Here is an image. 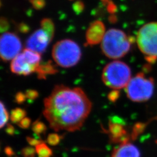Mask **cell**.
<instances>
[{"instance_id":"1","label":"cell","mask_w":157,"mask_h":157,"mask_svg":"<svg viewBox=\"0 0 157 157\" xmlns=\"http://www.w3.org/2000/svg\"><path fill=\"white\" fill-rule=\"evenodd\" d=\"M43 113L56 132H75L90 114L92 104L81 88L58 85L44 101Z\"/></svg>"},{"instance_id":"2","label":"cell","mask_w":157,"mask_h":157,"mask_svg":"<svg viewBox=\"0 0 157 157\" xmlns=\"http://www.w3.org/2000/svg\"><path fill=\"white\" fill-rule=\"evenodd\" d=\"M132 40L122 30L117 29L108 30L101 42L104 54L111 59H118L129 52Z\"/></svg>"},{"instance_id":"3","label":"cell","mask_w":157,"mask_h":157,"mask_svg":"<svg viewBox=\"0 0 157 157\" xmlns=\"http://www.w3.org/2000/svg\"><path fill=\"white\" fill-rule=\"evenodd\" d=\"M102 80L104 84L113 90L123 89L131 80L130 68L122 61H112L104 68Z\"/></svg>"},{"instance_id":"4","label":"cell","mask_w":157,"mask_h":157,"mask_svg":"<svg viewBox=\"0 0 157 157\" xmlns=\"http://www.w3.org/2000/svg\"><path fill=\"white\" fill-rule=\"evenodd\" d=\"M52 56L58 66L68 68L74 67L79 62L82 52L78 44L73 40H62L54 45Z\"/></svg>"},{"instance_id":"5","label":"cell","mask_w":157,"mask_h":157,"mask_svg":"<svg viewBox=\"0 0 157 157\" xmlns=\"http://www.w3.org/2000/svg\"><path fill=\"white\" fill-rule=\"evenodd\" d=\"M137 43L148 63L157 61V22L148 23L140 29L137 34Z\"/></svg>"},{"instance_id":"6","label":"cell","mask_w":157,"mask_h":157,"mask_svg":"<svg viewBox=\"0 0 157 157\" xmlns=\"http://www.w3.org/2000/svg\"><path fill=\"white\" fill-rule=\"evenodd\" d=\"M154 90V80L147 78L144 73H137L126 87L128 97L131 101L142 102L151 98Z\"/></svg>"},{"instance_id":"7","label":"cell","mask_w":157,"mask_h":157,"mask_svg":"<svg viewBox=\"0 0 157 157\" xmlns=\"http://www.w3.org/2000/svg\"><path fill=\"white\" fill-rule=\"evenodd\" d=\"M41 59L40 54L26 48L12 60L10 65L12 72L23 76L36 72Z\"/></svg>"},{"instance_id":"8","label":"cell","mask_w":157,"mask_h":157,"mask_svg":"<svg viewBox=\"0 0 157 157\" xmlns=\"http://www.w3.org/2000/svg\"><path fill=\"white\" fill-rule=\"evenodd\" d=\"M22 45L17 34L6 32L1 36L0 55L4 61H9L21 53Z\"/></svg>"},{"instance_id":"9","label":"cell","mask_w":157,"mask_h":157,"mask_svg":"<svg viewBox=\"0 0 157 157\" xmlns=\"http://www.w3.org/2000/svg\"><path fill=\"white\" fill-rule=\"evenodd\" d=\"M50 42L47 34L42 29H40L36 30L29 37L26 43V47L29 50L41 54L45 52Z\"/></svg>"},{"instance_id":"10","label":"cell","mask_w":157,"mask_h":157,"mask_svg":"<svg viewBox=\"0 0 157 157\" xmlns=\"http://www.w3.org/2000/svg\"><path fill=\"white\" fill-rule=\"evenodd\" d=\"M105 27L100 21L91 23L86 33V39L89 45H97L102 42L105 34Z\"/></svg>"},{"instance_id":"11","label":"cell","mask_w":157,"mask_h":157,"mask_svg":"<svg viewBox=\"0 0 157 157\" xmlns=\"http://www.w3.org/2000/svg\"><path fill=\"white\" fill-rule=\"evenodd\" d=\"M111 157H140V152L136 146L127 141L113 149Z\"/></svg>"},{"instance_id":"12","label":"cell","mask_w":157,"mask_h":157,"mask_svg":"<svg viewBox=\"0 0 157 157\" xmlns=\"http://www.w3.org/2000/svg\"><path fill=\"white\" fill-rule=\"evenodd\" d=\"M110 139L113 142L122 143L128 141L126 139V131L123 124L118 122L110 121L109 124Z\"/></svg>"},{"instance_id":"13","label":"cell","mask_w":157,"mask_h":157,"mask_svg":"<svg viewBox=\"0 0 157 157\" xmlns=\"http://www.w3.org/2000/svg\"><path fill=\"white\" fill-rule=\"evenodd\" d=\"M58 72L56 67L51 61L40 64L36 70L37 78L40 79H45L47 76L56 74Z\"/></svg>"},{"instance_id":"14","label":"cell","mask_w":157,"mask_h":157,"mask_svg":"<svg viewBox=\"0 0 157 157\" xmlns=\"http://www.w3.org/2000/svg\"><path fill=\"white\" fill-rule=\"evenodd\" d=\"M41 27L47 34L51 41L54 37L55 32V27L53 22L49 18H44L41 22Z\"/></svg>"},{"instance_id":"15","label":"cell","mask_w":157,"mask_h":157,"mask_svg":"<svg viewBox=\"0 0 157 157\" xmlns=\"http://www.w3.org/2000/svg\"><path fill=\"white\" fill-rule=\"evenodd\" d=\"M36 151L39 157H51L52 151L50 148L44 142L36 146Z\"/></svg>"},{"instance_id":"16","label":"cell","mask_w":157,"mask_h":157,"mask_svg":"<svg viewBox=\"0 0 157 157\" xmlns=\"http://www.w3.org/2000/svg\"><path fill=\"white\" fill-rule=\"evenodd\" d=\"M26 112L20 108H17L12 111L10 115V119L13 123H19L23 118L26 117Z\"/></svg>"},{"instance_id":"17","label":"cell","mask_w":157,"mask_h":157,"mask_svg":"<svg viewBox=\"0 0 157 157\" xmlns=\"http://www.w3.org/2000/svg\"><path fill=\"white\" fill-rule=\"evenodd\" d=\"M1 123H0V127L1 128H2L4 126H5L8 119H9V114L7 111L6 107L3 102L1 101Z\"/></svg>"},{"instance_id":"18","label":"cell","mask_w":157,"mask_h":157,"mask_svg":"<svg viewBox=\"0 0 157 157\" xmlns=\"http://www.w3.org/2000/svg\"><path fill=\"white\" fill-rule=\"evenodd\" d=\"M32 130L37 135H40L45 132L47 130V127L45 124L42 122L40 121H36L32 124Z\"/></svg>"},{"instance_id":"19","label":"cell","mask_w":157,"mask_h":157,"mask_svg":"<svg viewBox=\"0 0 157 157\" xmlns=\"http://www.w3.org/2000/svg\"><path fill=\"white\" fill-rule=\"evenodd\" d=\"M61 140V137L56 133H51L47 137V143L51 146H56Z\"/></svg>"},{"instance_id":"20","label":"cell","mask_w":157,"mask_h":157,"mask_svg":"<svg viewBox=\"0 0 157 157\" xmlns=\"http://www.w3.org/2000/svg\"><path fill=\"white\" fill-rule=\"evenodd\" d=\"M36 153V149L32 147H25L22 151V154L23 157H34Z\"/></svg>"},{"instance_id":"21","label":"cell","mask_w":157,"mask_h":157,"mask_svg":"<svg viewBox=\"0 0 157 157\" xmlns=\"http://www.w3.org/2000/svg\"><path fill=\"white\" fill-rule=\"evenodd\" d=\"M34 8L40 10L43 9L45 6V0H29Z\"/></svg>"},{"instance_id":"22","label":"cell","mask_w":157,"mask_h":157,"mask_svg":"<svg viewBox=\"0 0 157 157\" xmlns=\"http://www.w3.org/2000/svg\"><path fill=\"white\" fill-rule=\"evenodd\" d=\"M84 5L83 2L81 1H76L73 5V8L74 11L76 13H80L84 10Z\"/></svg>"},{"instance_id":"23","label":"cell","mask_w":157,"mask_h":157,"mask_svg":"<svg viewBox=\"0 0 157 157\" xmlns=\"http://www.w3.org/2000/svg\"><path fill=\"white\" fill-rule=\"evenodd\" d=\"M120 95V93L118 90H113L111 91L108 95V99L111 102H115L118 99Z\"/></svg>"},{"instance_id":"24","label":"cell","mask_w":157,"mask_h":157,"mask_svg":"<svg viewBox=\"0 0 157 157\" xmlns=\"http://www.w3.org/2000/svg\"><path fill=\"white\" fill-rule=\"evenodd\" d=\"M25 95L27 98L30 100H34L39 96V93L37 91L34 90H28L26 91Z\"/></svg>"},{"instance_id":"25","label":"cell","mask_w":157,"mask_h":157,"mask_svg":"<svg viewBox=\"0 0 157 157\" xmlns=\"http://www.w3.org/2000/svg\"><path fill=\"white\" fill-rule=\"evenodd\" d=\"M31 124V119L30 118L25 117L23 118L22 121H21L18 125L22 129H28Z\"/></svg>"},{"instance_id":"26","label":"cell","mask_w":157,"mask_h":157,"mask_svg":"<svg viewBox=\"0 0 157 157\" xmlns=\"http://www.w3.org/2000/svg\"><path fill=\"white\" fill-rule=\"evenodd\" d=\"M26 98H27L26 97L25 94L23 93L22 92H18L15 97V101L18 104H22L23 102H24L26 100Z\"/></svg>"},{"instance_id":"27","label":"cell","mask_w":157,"mask_h":157,"mask_svg":"<svg viewBox=\"0 0 157 157\" xmlns=\"http://www.w3.org/2000/svg\"><path fill=\"white\" fill-rule=\"evenodd\" d=\"M9 28V23L8 21L4 17L1 19V32H5Z\"/></svg>"},{"instance_id":"28","label":"cell","mask_w":157,"mask_h":157,"mask_svg":"<svg viewBox=\"0 0 157 157\" xmlns=\"http://www.w3.org/2000/svg\"><path fill=\"white\" fill-rule=\"evenodd\" d=\"M27 140L28 141L30 145L32 146H37L38 144H39L40 143H42L43 141H41L38 140H36L35 139L33 138H32V137H27Z\"/></svg>"},{"instance_id":"29","label":"cell","mask_w":157,"mask_h":157,"mask_svg":"<svg viewBox=\"0 0 157 157\" xmlns=\"http://www.w3.org/2000/svg\"><path fill=\"white\" fill-rule=\"evenodd\" d=\"M107 6V11L110 13H114L115 12L117 11V6L115 5V4L113 2H111Z\"/></svg>"},{"instance_id":"30","label":"cell","mask_w":157,"mask_h":157,"mask_svg":"<svg viewBox=\"0 0 157 157\" xmlns=\"http://www.w3.org/2000/svg\"><path fill=\"white\" fill-rule=\"evenodd\" d=\"M14 128L12 126L11 124H8L6 129V132L8 135H12L14 133Z\"/></svg>"},{"instance_id":"31","label":"cell","mask_w":157,"mask_h":157,"mask_svg":"<svg viewBox=\"0 0 157 157\" xmlns=\"http://www.w3.org/2000/svg\"><path fill=\"white\" fill-rule=\"evenodd\" d=\"M19 29L21 32L25 33V32H27L28 31V27L24 23H22L19 26Z\"/></svg>"},{"instance_id":"32","label":"cell","mask_w":157,"mask_h":157,"mask_svg":"<svg viewBox=\"0 0 157 157\" xmlns=\"http://www.w3.org/2000/svg\"><path fill=\"white\" fill-rule=\"evenodd\" d=\"M6 153L8 155H11L12 154H13V151H12L11 148H9V147H7V148H6Z\"/></svg>"},{"instance_id":"33","label":"cell","mask_w":157,"mask_h":157,"mask_svg":"<svg viewBox=\"0 0 157 157\" xmlns=\"http://www.w3.org/2000/svg\"><path fill=\"white\" fill-rule=\"evenodd\" d=\"M109 21L111 22H116L117 21V17L115 16L114 15H112L111 17H109Z\"/></svg>"},{"instance_id":"34","label":"cell","mask_w":157,"mask_h":157,"mask_svg":"<svg viewBox=\"0 0 157 157\" xmlns=\"http://www.w3.org/2000/svg\"><path fill=\"white\" fill-rule=\"evenodd\" d=\"M102 2H103L104 5L105 6H108L109 4H110L111 2H112L111 0H101Z\"/></svg>"}]
</instances>
